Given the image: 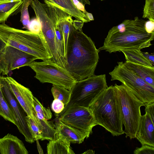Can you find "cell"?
<instances>
[{
    "label": "cell",
    "mask_w": 154,
    "mask_h": 154,
    "mask_svg": "<svg viewBox=\"0 0 154 154\" xmlns=\"http://www.w3.org/2000/svg\"><path fill=\"white\" fill-rule=\"evenodd\" d=\"M28 66L35 72V77L42 83H51L70 90L77 81L65 69L50 59L34 61Z\"/></svg>",
    "instance_id": "cell-8"
},
{
    "label": "cell",
    "mask_w": 154,
    "mask_h": 154,
    "mask_svg": "<svg viewBox=\"0 0 154 154\" xmlns=\"http://www.w3.org/2000/svg\"><path fill=\"white\" fill-rule=\"evenodd\" d=\"M99 52L91 38L73 26L68 39L65 69L77 81L94 75Z\"/></svg>",
    "instance_id": "cell-1"
},
{
    "label": "cell",
    "mask_w": 154,
    "mask_h": 154,
    "mask_svg": "<svg viewBox=\"0 0 154 154\" xmlns=\"http://www.w3.org/2000/svg\"><path fill=\"white\" fill-rule=\"evenodd\" d=\"M88 108L93 113L97 125L103 127L113 136L124 134L113 86L108 87Z\"/></svg>",
    "instance_id": "cell-4"
},
{
    "label": "cell",
    "mask_w": 154,
    "mask_h": 154,
    "mask_svg": "<svg viewBox=\"0 0 154 154\" xmlns=\"http://www.w3.org/2000/svg\"><path fill=\"white\" fill-rule=\"evenodd\" d=\"M36 141L37 142L36 143L37 144V147L39 153L40 154H43V150L41 147L40 145H39V144L38 143V140H37Z\"/></svg>",
    "instance_id": "cell-37"
},
{
    "label": "cell",
    "mask_w": 154,
    "mask_h": 154,
    "mask_svg": "<svg viewBox=\"0 0 154 154\" xmlns=\"http://www.w3.org/2000/svg\"><path fill=\"white\" fill-rule=\"evenodd\" d=\"M146 21L135 17L128 25L119 31L108 34L105 39L103 46L99 51L105 50L109 53L120 52V50L128 48L141 50L152 45L154 33H148L144 27Z\"/></svg>",
    "instance_id": "cell-2"
},
{
    "label": "cell",
    "mask_w": 154,
    "mask_h": 154,
    "mask_svg": "<svg viewBox=\"0 0 154 154\" xmlns=\"http://www.w3.org/2000/svg\"><path fill=\"white\" fill-rule=\"evenodd\" d=\"M94 152L92 150L89 149L85 152L82 154H94Z\"/></svg>",
    "instance_id": "cell-39"
},
{
    "label": "cell",
    "mask_w": 154,
    "mask_h": 154,
    "mask_svg": "<svg viewBox=\"0 0 154 154\" xmlns=\"http://www.w3.org/2000/svg\"><path fill=\"white\" fill-rule=\"evenodd\" d=\"M125 66L149 84L154 87V67H150L126 61Z\"/></svg>",
    "instance_id": "cell-17"
},
{
    "label": "cell",
    "mask_w": 154,
    "mask_h": 154,
    "mask_svg": "<svg viewBox=\"0 0 154 154\" xmlns=\"http://www.w3.org/2000/svg\"><path fill=\"white\" fill-rule=\"evenodd\" d=\"M57 120L55 125L54 139L61 137L70 143L80 144L87 138L86 136L80 131L64 124L58 119Z\"/></svg>",
    "instance_id": "cell-14"
},
{
    "label": "cell",
    "mask_w": 154,
    "mask_h": 154,
    "mask_svg": "<svg viewBox=\"0 0 154 154\" xmlns=\"http://www.w3.org/2000/svg\"><path fill=\"white\" fill-rule=\"evenodd\" d=\"M144 106L146 113L148 114L154 123V103L147 104Z\"/></svg>",
    "instance_id": "cell-31"
},
{
    "label": "cell",
    "mask_w": 154,
    "mask_h": 154,
    "mask_svg": "<svg viewBox=\"0 0 154 154\" xmlns=\"http://www.w3.org/2000/svg\"><path fill=\"white\" fill-rule=\"evenodd\" d=\"M38 126L41 132V140H52L54 139L56 128L52 121L45 119H39Z\"/></svg>",
    "instance_id": "cell-22"
},
{
    "label": "cell",
    "mask_w": 154,
    "mask_h": 154,
    "mask_svg": "<svg viewBox=\"0 0 154 154\" xmlns=\"http://www.w3.org/2000/svg\"><path fill=\"white\" fill-rule=\"evenodd\" d=\"M84 22L79 20L76 19L73 20L72 25L74 28L76 30L82 31Z\"/></svg>",
    "instance_id": "cell-33"
},
{
    "label": "cell",
    "mask_w": 154,
    "mask_h": 154,
    "mask_svg": "<svg viewBox=\"0 0 154 154\" xmlns=\"http://www.w3.org/2000/svg\"><path fill=\"white\" fill-rule=\"evenodd\" d=\"M37 59L35 56L7 45L0 53V75H7L9 71L28 66Z\"/></svg>",
    "instance_id": "cell-12"
},
{
    "label": "cell",
    "mask_w": 154,
    "mask_h": 154,
    "mask_svg": "<svg viewBox=\"0 0 154 154\" xmlns=\"http://www.w3.org/2000/svg\"><path fill=\"white\" fill-rule=\"evenodd\" d=\"M32 8L52 55L51 60L65 69L66 65L62 60L57 47L54 26L50 17L48 5L38 3L34 5Z\"/></svg>",
    "instance_id": "cell-10"
},
{
    "label": "cell",
    "mask_w": 154,
    "mask_h": 154,
    "mask_svg": "<svg viewBox=\"0 0 154 154\" xmlns=\"http://www.w3.org/2000/svg\"><path fill=\"white\" fill-rule=\"evenodd\" d=\"M65 105L61 101L57 99H54L51 104V109L57 116L60 113L64 108Z\"/></svg>",
    "instance_id": "cell-29"
},
{
    "label": "cell",
    "mask_w": 154,
    "mask_h": 154,
    "mask_svg": "<svg viewBox=\"0 0 154 154\" xmlns=\"http://www.w3.org/2000/svg\"><path fill=\"white\" fill-rule=\"evenodd\" d=\"M82 4L85 5L86 4L90 5V3L88 0H77Z\"/></svg>",
    "instance_id": "cell-38"
},
{
    "label": "cell",
    "mask_w": 154,
    "mask_h": 154,
    "mask_svg": "<svg viewBox=\"0 0 154 154\" xmlns=\"http://www.w3.org/2000/svg\"><path fill=\"white\" fill-rule=\"evenodd\" d=\"M33 107L35 112L43 114L46 120L51 119L52 115L50 108L44 107L36 97L33 96Z\"/></svg>",
    "instance_id": "cell-26"
},
{
    "label": "cell",
    "mask_w": 154,
    "mask_h": 154,
    "mask_svg": "<svg viewBox=\"0 0 154 154\" xmlns=\"http://www.w3.org/2000/svg\"><path fill=\"white\" fill-rule=\"evenodd\" d=\"M134 154H154V148L147 145H142L140 147H137L134 151Z\"/></svg>",
    "instance_id": "cell-30"
},
{
    "label": "cell",
    "mask_w": 154,
    "mask_h": 154,
    "mask_svg": "<svg viewBox=\"0 0 154 154\" xmlns=\"http://www.w3.org/2000/svg\"><path fill=\"white\" fill-rule=\"evenodd\" d=\"M114 86L125 137L135 138L141 120L140 108L145 104L123 85Z\"/></svg>",
    "instance_id": "cell-5"
},
{
    "label": "cell",
    "mask_w": 154,
    "mask_h": 154,
    "mask_svg": "<svg viewBox=\"0 0 154 154\" xmlns=\"http://www.w3.org/2000/svg\"><path fill=\"white\" fill-rule=\"evenodd\" d=\"M117 63L118 65L109 73L111 81L121 82L145 105L154 103V87L127 68L123 62Z\"/></svg>",
    "instance_id": "cell-7"
},
{
    "label": "cell",
    "mask_w": 154,
    "mask_h": 154,
    "mask_svg": "<svg viewBox=\"0 0 154 154\" xmlns=\"http://www.w3.org/2000/svg\"><path fill=\"white\" fill-rule=\"evenodd\" d=\"M7 46L5 43L0 38V53Z\"/></svg>",
    "instance_id": "cell-35"
},
{
    "label": "cell",
    "mask_w": 154,
    "mask_h": 154,
    "mask_svg": "<svg viewBox=\"0 0 154 154\" xmlns=\"http://www.w3.org/2000/svg\"><path fill=\"white\" fill-rule=\"evenodd\" d=\"M0 116L15 125L12 114L2 91L0 85Z\"/></svg>",
    "instance_id": "cell-24"
},
{
    "label": "cell",
    "mask_w": 154,
    "mask_h": 154,
    "mask_svg": "<svg viewBox=\"0 0 154 154\" xmlns=\"http://www.w3.org/2000/svg\"><path fill=\"white\" fill-rule=\"evenodd\" d=\"M0 38L7 45L28 53L42 60H51L52 55L42 32L23 30L0 24Z\"/></svg>",
    "instance_id": "cell-3"
},
{
    "label": "cell",
    "mask_w": 154,
    "mask_h": 154,
    "mask_svg": "<svg viewBox=\"0 0 154 154\" xmlns=\"http://www.w3.org/2000/svg\"><path fill=\"white\" fill-rule=\"evenodd\" d=\"M85 14L87 15L88 18L90 21L94 20V18L92 14L87 11Z\"/></svg>",
    "instance_id": "cell-36"
},
{
    "label": "cell",
    "mask_w": 154,
    "mask_h": 154,
    "mask_svg": "<svg viewBox=\"0 0 154 154\" xmlns=\"http://www.w3.org/2000/svg\"><path fill=\"white\" fill-rule=\"evenodd\" d=\"M70 143L65 139L59 137L49 140L47 145L48 154H74Z\"/></svg>",
    "instance_id": "cell-20"
},
{
    "label": "cell",
    "mask_w": 154,
    "mask_h": 154,
    "mask_svg": "<svg viewBox=\"0 0 154 154\" xmlns=\"http://www.w3.org/2000/svg\"><path fill=\"white\" fill-rule=\"evenodd\" d=\"M120 51L124 54L126 61L150 67H154L143 55L140 49L128 48L122 49Z\"/></svg>",
    "instance_id": "cell-21"
},
{
    "label": "cell",
    "mask_w": 154,
    "mask_h": 154,
    "mask_svg": "<svg viewBox=\"0 0 154 154\" xmlns=\"http://www.w3.org/2000/svg\"><path fill=\"white\" fill-rule=\"evenodd\" d=\"M144 27L145 30L147 33H154V21L149 20L146 21Z\"/></svg>",
    "instance_id": "cell-32"
},
{
    "label": "cell",
    "mask_w": 154,
    "mask_h": 154,
    "mask_svg": "<svg viewBox=\"0 0 154 154\" xmlns=\"http://www.w3.org/2000/svg\"><path fill=\"white\" fill-rule=\"evenodd\" d=\"M52 0L53 2L51 3L56 5L76 19L81 20L84 23L90 21L87 15L77 8L72 0Z\"/></svg>",
    "instance_id": "cell-19"
},
{
    "label": "cell",
    "mask_w": 154,
    "mask_h": 154,
    "mask_svg": "<svg viewBox=\"0 0 154 154\" xmlns=\"http://www.w3.org/2000/svg\"><path fill=\"white\" fill-rule=\"evenodd\" d=\"M10 89L25 112L38 125L39 119L36 117L33 104V95L29 89L25 87L10 77H5Z\"/></svg>",
    "instance_id": "cell-13"
},
{
    "label": "cell",
    "mask_w": 154,
    "mask_h": 154,
    "mask_svg": "<svg viewBox=\"0 0 154 154\" xmlns=\"http://www.w3.org/2000/svg\"><path fill=\"white\" fill-rule=\"evenodd\" d=\"M142 17L154 21V0H145Z\"/></svg>",
    "instance_id": "cell-28"
},
{
    "label": "cell",
    "mask_w": 154,
    "mask_h": 154,
    "mask_svg": "<svg viewBox=\"0 0 154 154\" xmlns=\"http://www.w3.org/2000/svg\"><path fill=\"white\" fill-rule=\"evenodd\" d=\"M57 116L64 124L83 133L87 138L92 133L93 128L97 125L91 110L82 106H71Z\"/></svg>",
    "instance_id": "cell-9"
},
{
    "label": "cell",
    "mask_w": 154,
    "mask_h": 154,
    "mask_svg": "<svg viewBox=\"0 0 154 154\" xmlns=\"http://www.w3.org/2000/svg\"><path fill=\"white\" fill-rule=\"evenodd\" d=\"M23 0H0V23L20 11Z\"/></svg>",
    "instance_id": "cell-18"
},
{
    "label": "cell",
    "mask_w": 154,
    "mask_h": 154,
    "mask_svg": "<svg viewBox=\"0 0 154 154\" xmlns=\"http://www.w3.org/2000/svg\"><path fill=\"white\" fill-rule=\"evenodd\" d=\"M154 123L148 114L141 116L136 138L142 145L154 147Z\"/></svg>",
    "instance_id": "cell-15"
},
{
    "label": "cell",
    "mask_w": 154,
    "mask_h": 154,
    "mask_svg": "<svg viewBox=\"0 0 154 154\" xmlns=\"http://www.w3.org/2000/svg\"><path fill=\"white\" fill-rule=\"evenodd\" d=\"M0 85L3 95L12 114L15 125L24 136L27 142L30 143L34 142L35 140L26 119V114L11 91L5 77L0 76Z\"/></svg>",
    "instance_id": "cell-11"
},
{
    "label": "cell",
    "mask_w": 154,
    "mask_h": 154,
    "mask_svg": "<svg viewBox=\"0 0 154 154\" xmlns=\"http://www.w3.org/2000/svg\"><path fill=\"white\" fill-rule=\"evenodd\" d=\"M26 119L35 140H40L41 138V134L38 125L29 116H26Z\"/></svg>",
    "instance_id": "cell-27"
},
{
    "label": "cell",
    "mask_w": 154,
    "mask_h": 154,
    "mask_svg": "<svg viewBox=\"0 0 154 154\" xmlns=\"http://www.w3.org/2000/svg\"><path fill=\"white\" fill-rule=\"evenodd\" d=\"M108 87L105 74L94 75L76 81L70 90L71 95L69 103L65 105L64 109L59 114L74 105L88 108Z\"/></svg>",
    "instance_id": "cell-6"
},
{
    "label": "cell",
    "mask_w": 154,
    "mask_h": 154,
    "mask_svg": "<svg viewBox=\"0 0 154 154\" xmlns=\"http://www.w3.org/2000/svg\"><path fill=\"white\" fill-rule=\"evenodd\" d=\"M31 0H23L20 9V21L23 25V28L29 30L30 24L28 8Z\"/></svg>",
    "instance_id": "cell-25"
},
{
    "label": "cell",
    "mask_w": 154,
    "mask_h": 154,
    "mask_svg": "<svg viewBox=\"0 0 154 154\" xmlns=\"http://www.w3.org/2000/svg\"><path fill=\"white\" fill-rule=\"evenodd\" d=\"M143 55L149 61L152 65H154V53H149L148 52H142Z\"/></svg>",
    "instance_id": "cell-34"
},
{
    "label": "cell",
    "mask_w": 154,
    "mask_h": 154,
    "mask_svg": "<svg viewBox=\"0 0 154 154\" xmlns=\"http://www.w3.org/2000/svg\"><path fill=\"white\" fill-rule=\"evenodd\" d=\"M1 154H28V152L23 142L17 137L8 134L0 138Z\"/></svg>",
    "instance_id": "cell-16"
},
{
    "label": "cell",
    "mask_w": 154,
    "mask_h": 154,
    "mask_svg": "<svg viewBox=\"0 0 154 154\" xmlns=\"http://www.w3.org/2000/svg\"><path fill=\"white\" fill-rule=\"evenodd\" d=\"M51 92L54 99L59 100L65 105L69 103L71 95L70 90L53 85Z\"/></svg>",
    "instance_id": "cell-23"
},
{
    "label": "cell",
    "mask_w": 154,
    "mask_h": 154,
    "mask_svg": "<svg viewBox=\"0 0 154 154\" xmlns=\"http://www.w3.org/2000/svg\"><path fill=\"white\" fill-rule=\"evenodd\" d=\"M101 1H103V0H100Z\"/></svg>",
    "instance_id": "cell-40"
}]
</instances>
